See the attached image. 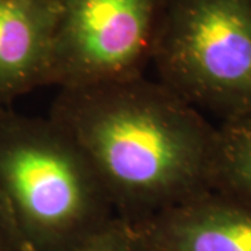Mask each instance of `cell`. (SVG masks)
<instances>
[{"label":"cell","instance_id":"ba28073f","mask_svg":"<svg viewBox=\"0 0 251 251\" xmlns=\"http://www.w3.org/2000/svg\"><path fill=\"white\" fill-rule=\"evenodd\" d=\"M67 251H156L131 221L113 216Z\"/></svg>","mask_w":251,"mask_h":251},{"label":"cell","instance_id":"6da1fadb","mask_svg":"<svg viewBox=\"0 0 251 251\" xmlns=\"http://www.w3.org/2000/svg\"><path fill=\"white\" fill-rule=\"evenodd\" d=\"M49 117L131 222L214 190L218 127L158 80L60 90Z\"/></svg>","mask_w":251,"mask_h":251},{"label":"cell","instance_id":"8992f818","mask_svg":"<svg viewBox=\"0 0 251 251\" xmlns=\"http://www.w3.org/2000/svg\"><path fill=\"white\" fill-rule=\"evenodd\" d=\"M57 0H0V109L50 84Z\"/></svg>","mask_w":251,"mask_h":251},{"label":"cell","instance_id":"3957f363","mask_svg":"<svg viewBox=\"0 0 251 251\" xmlns=\"http://www.w3.org/2000/svg\"><path fill=\"white\" fill-rule=\"evenodd\" d=\"M151 63L201 113L251 112V0H166Z\"/></svg>","mask_w":251,"mask_h":251},{"label":"cell","instance_id":"277c9868","mask_svg":"<svg viewBox=\"0 0 251 251\" xmlns=\"http://www.w3.org/2000/svg\"><path fill=\"white\" fill-rule=\"evenodd\" d=\"M166 0H57L50 84L82 88L144 75Z\"/></svg>","mask_w":251,"mask_h":251},{"label":"cell","instance_id":"5b68a950","mask_svg":"<svg viewBox=\"0 0 251 251\" xmlns=\"http://www.w3.org/2000/svg\"><path fill=\"white\" fill-rule=\"evenodd\" d=\"M134 224L156 251H251V204L215 190Z\"/></svg>","mask_w":251,"mask_h":251},{"label":"cell","instance_id":"52a82bcc","mask_svg":"<svg viewBox=\"0 0 251 251\" xmlns=\"http://www.w3.org/2000/svg\"><path fill=\"white\" fill-rule=\"evenodd\" d=\"M214 190L251 204V112L218 126Z\"/></svg>","mask_w":251,"mask_h":251},{"label":"cell","instance_id":"9c48e42d","mask_svg":"<svg viewBox=\"0 0 251 251\" xmlns=\"http://www.w3.org/2000/svg\"><path fill=\"white\" fill-rule=\"evenodd\" d=\"M0 251H21L6 204L0 196Z\"/></svg>","mask_w":251,"mask_h":251},{"label":"cell","instance_id":"7a4b0ae2","mask_svg":"<svg viewBox=\"0 0 251 251\" xmlns=\"http://www.w3.org/2000/svg\"><path fill=\"white\" fill-rule=\"evenodd\" d=\"M0 196L21 251H67L117 215L72 137L10 108L0 109Z\"/></svg>","mask_w":251,"mask_h":251}]
</instances>
